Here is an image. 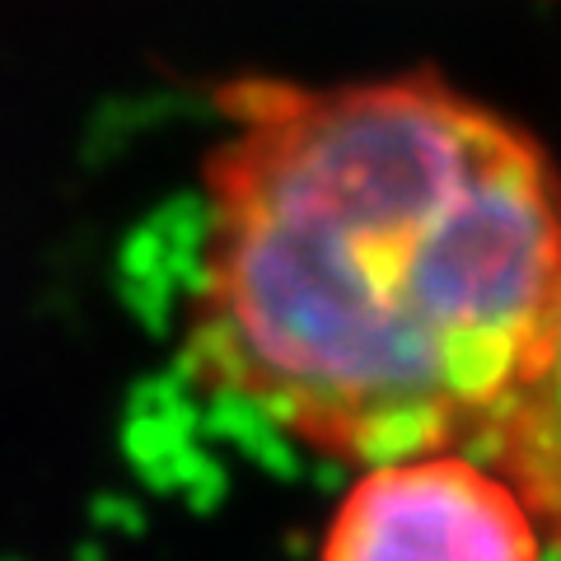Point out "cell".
<instances>
[{
    "mask_svg": "<svg viewBox=\"0 0 561 561\" xmlns=\"http://www.w3.org/2000/svg\"><path fill=\"white\" fill-rule=\"evenodd\" d=\"M206 160L187 365L305 449H482L561 286V179L431 76L234 80Z\"/></svg>",
    "mask_w": 561,
    "mask_h": 561,
    "instance_id": "cell-1",
    "label": "cell"
},
{
    "mask_svg": "<svg viewBox=\"0 0 561 561\" xmlns=\"http://www.w3.org/2000/svg\"><path fill=\"white\" fill-rule=\"evenodd\" d=\"M319 561H542V519L491 459L402 454L360 468Z\"/></svg>",
    "mask_w": 561,
    "mask_h": 561,
    "instance_id": "cell-2",
    "label": "cell"
},
{
    "mask_svg": "<svg viewBox=\"0 0 561 561\" xmlns=\"http://www.w3.org/2000/svg\"><path fill=\"white\" fill-rule=\"evenodd\" d=\"M482 449L524 491L538 519L561 534V286L529 370L491 421Z\"/></svg>",
    "mask_w": 561,
    "mask_h": 561,
    "instance_id": "cell-3",
    "label": "cell"
},
{
    "mask_svg": "<svg viewBox=\"0 0 561 561\" xmlns=\"http://www.w3.org/2000/svg\"><path fill=\"white\" fill-rule=\"evenodd\" d=\"M557 538H561V534H557Z\"/></svg>",
    "mask_w": 561,
    "mask_h": 561,
    "instance_id": "cell-4",
    "label": "cell"
}]
</instances>
